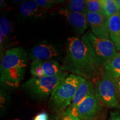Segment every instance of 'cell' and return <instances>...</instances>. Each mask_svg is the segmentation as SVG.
<instances>
[{
    "mask_svg": "<svg viewBox=\"0 0 120 120\" xmlns=\"http://www.w3.org/2000/svg\"><path fill=\"white\" fill-rule=\"evenodd\" d=\"M62 69L94 83L100 79L103 72L86 43L75 37L67 38Z\"/></svg>",
    "mask_w": 120,
    "mask_h": 120,
    "instance_id": "obj_1",
    "label": "cell"
},
{
    "mask_svg": "<svg viewBox=\"0 0 120 120\" xmlns=\"http://www.w3.org/2000/svg\"><path fill=\"white\" fill-rule=\"evenodd\" d=\"M28 56L21 47L8 49L4 52L1 63V82L6 86L16 88L25 77Z\"/></svg>",
    "mask_w": 120,
    "mask_h": 120,
    "instance_id": "obj_2",
    "label": "cell"
},
{
    "mask_svg": "<svg viewBox=\"0 0 120 120\" xmlns=\"http://www.w3.org/2000/svg\"><path fill=\"white\" fill-rule=\"evenodd\" d=\"M83 79L74 74H70L62 79L54 89L49 97L50 109L61 116L71 105L78 87Z\"/></svg>",
    "mask_w": 120,
    "mask_h": 120,
    "instance_id": "obj_3",
    "label": "cell"
},
{
    "mask_svg": "<svg viewBox=\"0 0 120 120\" xmlns=\"http://www.w3.org/2000/svg\"><path fill=\"white\" fill-rule=\"evenodd\" d=\"M81 40L89 48L99 66L103 70L105 66L119 54L111 40L98 38L91 31L83 34Z\"/></svg>",
    "mask_w": 120,
    "mask_h": 120,
    "instance_id": "obj_4",
    "label": "cell"
},
{
    "mask_svg": "<svg viewBox=\"0 0 120 120\" xmlns=\"http://www.w3.org/2000/svg\"><path fill=\"white\" fill-rule=\"evenodd\" d=\"M67 76L68 72H64L61 74L51 77H32L25 82L22 85V88L33 98L43 100L51 94L56 87Z\"/></svg>",
    "mask_w": 120,
    "mask_h": 120,
    "instance_id": "obj_5",
    "label": "cell"
},
{
    "mask_svg": "<svg viewBox=\"0 0 120 120\" xmlns=\"http://www.w3.org/2000/svg\"><path fill=\"white\" fill-rule=\"evenodd\" d=\"M96 83L94 92L103 106L109 109L117 107L120 96L116 79L103 70L101 78Z\"/></svg>",
    "mask_w": 120,
    "mask_h": 120,
    "instance_id": "obj_6",
    "label": "cell"
},
{
    "mask_svg": "<svg viewBox=\"0 0 120 120\" xmlns=\"http://www.w3.org/2000/svg\"><path fill=\"white\" fill-rule=\"evenodd\" d=\"M103 106L96 95L94 88L79 106L71 110L65 111L81 120H97L102 112Z\"/></svg>",
    "mask_w": 120,
    "mask_h": 120,
    "instance_id": "obj_7",
    "label": "cell"
},
{
    "mask_svg": "<svg viewBox=\"0 0 120 120\" xmlns=\"http://www.w3.org/2000/svg\"><path fill=\"white\" fill-rule=\"evenodd\" d=\"M64 72L62 66L57 61H32L30 64V72L34 77H51Z\"/></svg>",
    "mask_w": 120,
    "mask_h": 120,
    "instance_id": "obj_8",
    "label": "cell"
},
{
    "mask_svg": "<svg viewBox=\"0 0 120 120\" xmlns=\"http://www.w3.org/2000/svg\"><path fill=\"white\" fill-rule=\"evenodd\" d=\"M46 12L35 1H27L19 6L18 17L19 20L23 21H38L44 19Z\"/></svg>",
    "mask_w": 120,
    "mask_h": 120,
    "instance_id": "obj_9",
    "label": "cell"
},
{
    "mask_svg": "<svg viewBox=\"0 0 120 120\" xmlns=\"http://www.w3.org/2000/svg\"><path fill=\"white\" fill-rule=\"evenodd\" d=\"M29 57L32 61H57L60 57L57 48L53 45L47 42L37 43L32 48Z\"/></svg>",
    "mask_w": 120,
    "mask_h": 120,
    "instance_id": "obj_10",
    "label": "cell"
},
{
    "mask_svg": "<svg viewBox=\"0 0 120 120\" xmlns=\"http://www.w3.org/2000/svg\"><path fill=\"white\" fill-rule=\"evenodd\" d=\"M87 19L94 35L98 38L110 39L108 26V19L105 15L87 12ZM111 40V39H110Z\"/></svg>",
    "mask_w": 120,
    "mask_h": 120,
    "instance_id": "obj_11",
    "label": "cell"
},
{
    "mask_svg": "<svg viewBox=\"0 0 120 120\" xmlns=\"http://www.w3.org/2000/svg\"><path fill=\"white\" fill-rule=\"evenodd\" d=\"M60 16L64 17L76 32L79 34H83L88 27L87 17L79 13L73 12L66 9L61 8L58 11Z\"/></svg>",
    "mask_w": 120,
    "mask_h": 120,
    "instance_id": "obj_12",
    "label": "cell"
},
{
    "mask_svg": "<svg viewBox=\"0 0 120 120\" xmlns=\"http://www.w3.org/2000/svg\"><path fill=\"white\" fill-rule=\"evenodd\" d=\"M95 85L94 82L83 79L78 87L71 105L66 110L70 111L79 106L81 102L94 90Z\"/></svg>",
    "mask_w": 120,
    "mask_h": 120,
    "instance_id": "obj_13",
    "label": "cell"
},
{
    "mask_svg": "<svg viewBox=\"0 0 120 120\" xmlns=\"http://www.w3.org/2000/svg\"><path fill=\"white\" fill-rule=\"evenodd\" d=\"M108 26L110 39L120 51V12L108 19Z\"/></svg>",
    "mask_w": 120,
    "mask_h": 120,
    "instance_id": "obj_14",
    "label": "cell"
},
{
    "mask_svg": "<svg viewBox=\"0 0 120 120\" xmlns=\"http://www.w3.org/2000/svg\"><path fill=\"white\" fill-rule=\"evenodd\" d=\"M0 45L1 52H4V46L8 43L12 31V25L10 20L6 17L2 16L0 19Z\"/></svg>",
    "mask_w": 120,
    "mask_h": 120,
    "instance_id": "obj_15",
    "label": "cell"
},
{
    "mask_svg": "<svg viewBox=\"0 0 120 120\" xmlns=\"http://www.w3.org/2000/svg\"><path fill=\"white\" fill-rule=\"evenodd\" d=\"M64 8L73 12L79 13L87 17V10L86 1L83 0H72L67 2Z\"/></svg>",
    "mask_w": 120,
    "mask_h": 120,
    "instance_id": "obj_16",
    "label": "cell"
},
{
    "mask_svg": "<svg viewBox=\"0 0 120 120\" xmlns=\"http://www.w3.org/2000/svg\"><path fill=\"white\" fill-rule=\"evenodd\" d=\"M103 71L116 79L120 76V53L105 66Z\"/></svg>",
    "mask_w": 120,
    "mask_h": 120,
    "instance_id": "obj_17",
    "label": "cell"
},
{
    "mask_svg": "<svg viewBox=\"0 0 120 120\" xmlns=\"http://www.w3.org/2000/svg\"><path fill=\"white\" fill-rule=\"evenodd\" d=\"M103 14L108 19L119 12L116 0H101Z\"/></svg>",
    "mask_w": 120,
    "mask_h": 120,
    "instance_id": "obj_18",
    "label": "cell"
},
{
    "mask_svg": "<svg viewBox=\"0 0 120 120\" xmlns=\"http://www.w3.org/2000/svg\"><path fill=\"white\" fill-rule=\"evenodd\" d=\"M86 4L87 12L104 15L101 0H87Z\"/></svg>",
    "mask_w": 120,
    "mask_h": 120,
    "instance_id": "obj_19",
    "label": "cell"
},
{
    "mask_svg": "<svg viewBox=\"0 0 120 120\" xmlns=\"http://www.w3.org/2000/svg\"><path fill=\"white\" fill-rule=\"evenodd\" d=\"M35 1L39 6L46 11L61 2H64V1L61 0H35Z\"/></svg>",
    "mask_w": 120,
    "mask_h": 120,
    "instance_id": "obj_20",
    "label": "cell"
},
{
    "mask_svg": "<svg viewBox=\"0 0 120 120\" xmlns=\"http://www.w3.org/2000/svg\"><path fill=\"white\" fill-rule=\"evenodd\" d=\"M60 120H75L76 117L68 112L64 111L61 116H59Z\"/></svg>",
    "mask_w": 120,
    "mask_h": 120,
    "instance_id": "obj_21",
    "label": "cell"
},
{
    "mask_svg": "<svg viewBox=\"0 0 120 120\" xmlns=\"http://www.w3.org/2000/svg\"><path fill=\"white\" fill-rule=\"evenodd\" d=\"M49 117L47 113L45 112H41L34 117V120H49Z\"/></svg>",
    "mask_w": 120,
    "mask_h": 120,
    "instance_id": "obj_22",
    "label": "cell"
},
{
    "mask_svg": "<svg viewBox=\"0 0 120 120\" xmlns=\"http://www.w3.org/2000/svg\"><path fill=\"white\" fill-rule=\"evenodd\" d=\"M109 120H120V112H112Z\"/></svg>",
    "mask_w": 120,
    "mask_h": 120,
    "instance_id": "obj_23",
    "label": "cell"
},
{
    "mask_svg": "<svg viewBox=\"0 0 120 120\" xmlns=\"http://www.w3.org/2000/svg\"><path fill=\"white\" fill-rule=\"evenodd\" d=\"M116 81L118 93V94H119V96L120 97V76L118 77L117 78H116Z\"/></svg>",
    "mask_w": 120,
    "mask_h": 120,
    "instance_id": "obj_24",
    "label": "cell"
},
{
    "mask_svg": "<svg viewBox=\"0 0 120 120\" xmlns=\"http://www.w3.org/2000/svg\"><path fill=\"white\" fill-rule=\"evenodd\" d=\"M50 120H60V118L59 116H57V115H56V116H52Z\"/></svg>",
    "mask_w": 120,
    "mask_h": 120,
    "instance_id": "obj_25",
    "label": "cell"
},
{
    "mask_svg": "<svg viewBox=\"0 0 120 120\" xmlns=\"http://www.w3.org/2000/svg\"><path fill=\"white\" fill-rule=\"evenodd\" d=\"M118 8H119V11L120 12V0H116Z\"/></svg>",
    "mask_w": 120,
    "mask_h": 120,
    "instance_id": "obj_26",
    "label": "cell"
},
{
    "mask_svg": "<svg viewBox=\"0 0 120 120\" xmlns=\"http://www.w3.org/2000/svg\"><path fill=\"white\" fill-rule=\"evenodd\" d=\"M75 120H81V119H79V118H78V117H76V118H75Z\"/></svg>",
    "mask_w": 120,
    "mask_h": 120,
    "instance_id": "obj_27",
    "label": "cell"
},
{
    "mask_svg": "<svg viewBox=\"0 0 120 120\" xmlns=\"http://www.w3.org/2000/svg\"><path fill=\"white\" fill-rule=\"evenodd\" d=\"M21 120L19 119V118H16V119H14V120Z\"/></svg>",
    "mask_w": 120,
    "mask_h": 120,
    "instance_id": "obj_28",
    "label": "cell"
}]
</instances>
